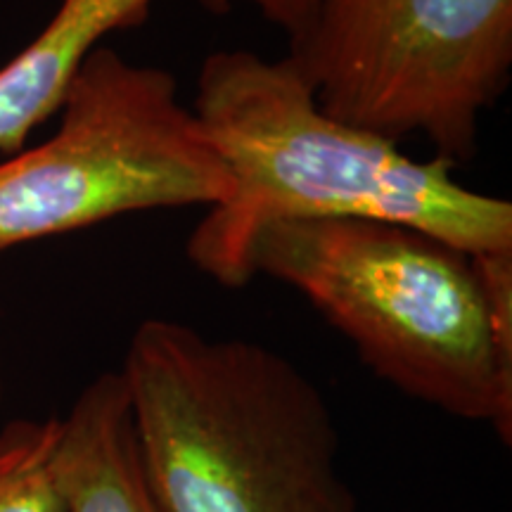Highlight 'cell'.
Returning <instances> with one entry per match:
<instances>
[{"instance_id":"obj_2","label":"cell","mask_w":512,"mask_h":512,"mask_svg":"<svg viewBox=\"0 0 512 512\" xmlns=\"http://www.w3.org/2000/svg\"><path fill=\"white\" fill-rule=\"evenodd\" d=\"M119 373L164 512H358L335 413L280 351L147 318Z\"/></svg>"},{"instance_id":"obj_10","label":"cell","mask_w":512,"mask_h":512,"mask_svg":"<svg viewBox=\"0 0 512 512\" xmlns=\"http://www.w3.org/2000/svg\"><path fill=\"white\" fill-rule=\"evenodd\" d=\"M0 370H3V361H0ZM0 399H3V382H0Z\"/></svg>"},{"instance_id":"obj_3","label":"cell","mask_w":512,"mask_h":512,"mask_svg":"<svg viewBox=\"0 0 512 512\" xmlns=\"http://www.w3.org/2000/svg\"><path fill=\"white\" fill-rule=\"evenodd\" d=\"M249 268L302 294L380 380L510 446L512 349L465 249L392 221L290 219L256 235Z\"/></svg>"},{"instance_id":"obj_4","label":"cell","mask_w":512,"mask_h":512,"mask_svg":"<svg viewBox=\"0 0 512 512\" xmlns=\"http://www.w3.org/2000/svg\"><path fill=\"white\" fill-rule=\"evenodd\" d=\"M53 136L0 162V254L117 216L216 207L230 176L174 74L100 46L81 64Z\"/></svg>"},{"instance_id":"obj_1","label":"cell","mask_w":512,"mask_h":512,"mask_svg":"<svg viewBox=\"0 0 512 512\" xmlns=\"http://www.w3.org/2000/svg\"><path fill=\"white\" fill-rule=\"evenodd\" d=\"M226 164L228 197L192 228L185 254L223 287H245L256 235L290 219H377L467 254L512 249V204L453 178V164L408 157L394 140L320 107L290 57H204L190 105Z\"/></svg>"},{"instance_id":"obj_9","label":"cell","mask_w":512,"mask_h":512,"mask_svg":"<svg viewBox=\"0 0 512 512\" xmlns=\"http://www.w3.org/2000/svg\"><path fill=\"white\" fill-rule=\"evenodd\" d=\"M202 3L214 12H226L233 3L254 5L268 22L278 24L290 36V41H294L309 27L318 0H202Z\"/></svg>"},{"instance_id":"obj_7","label":"cell","mask_w":512,"mask_h":512,"mask_svg":"<svg viewBox=\"0 0 512 512\" xmlns=\"http://www.w3.org/2000/svg\"><path fill=\"white\" fill-rule=\"evenodd\" d=\"M152 0H60L48 24L0 67V155L27 147L60 110L81 64L114 31L145 24Z\"/></svg>"},{"instance_id":"obj_6","label":"cell","mask_w":512,"mask_h":512,"mask_svg":"<svg viewBox=\"0 0 512 512\" xmlns=\"http://www.w3.org/2000/svg\"><path fill=\"white\" fill-rule=\"evenodd\" d=\"M50 467L62 512H164L147 479L119 370L88 382L60 418Z\"/></svg>"},{"instance_id":"obj_5","label":"cell","mask_w":512,"mask_h":512,"mask_svg":"<svg viewBox=\"0 0 512 512\" xmlns=\"http://www.w3.org/2000/svg\"><path fill=\"white\" fill-rule=\"evenodd\" d=\"M287 57L332 117L467 162L510 83L512 0H318Z\"/></svg>"},{"instance_id":"obj_8","label":"cell","mask_w":512,"mask_h":512,"mask_svg":"<svg viewBox=\"0 0 512 512\" xmlns=\"http://www.w3.org/2000/svg\"><path fill=\"white\" fill-rule=\"evenodd\" d=\"M57 425L12 420L0 430V512H62L50 467Z\"/></svg>"}]
</instances>
